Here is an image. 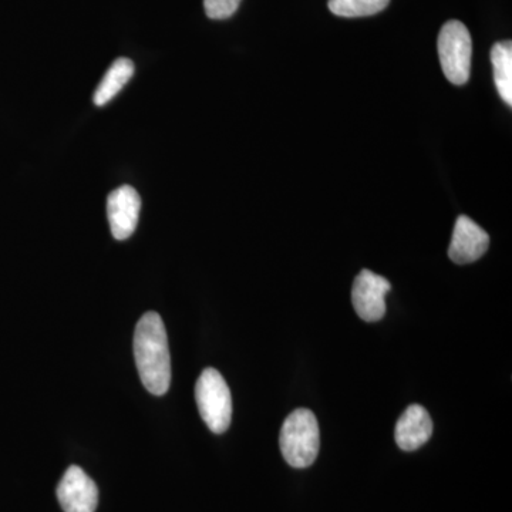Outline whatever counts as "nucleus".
<instances>
[{"mask_svg":"<svg viewBox=\"0 0 512 512\" xmlns=\"http://www.w3.org/2000/svg\"><path fill=\"white\" fill-rule=\"evenodd\" d=\"M494 83L501 99L512 106V43L510 40L495 43L491 49Z\"/></svg>","mask_w":512,"mask_h":512,"instance_id":"obj_11","label":"nucleus"},{"mask_svg":"<svg viewBox=\"0 0 512 512\" xmlns=\"http://www.w3.org/2000/svg\"><path fill=\"white\" fill-rule=\"evenodd\" d=\"M392 291V285L384 276L376 275L369 269H363L356 276L352 288L353 308L360 319L365 322H377L386 313L387 293Z\"/></svg>","mask_w":512,"mask_h":512,"instance_id":"obj_5","label":"nucleus"},{"mask_svg":"<svg viewBox=\"0 0 512 512\" xmlns=\"http://www.w3.org/2000/svg\"><path fill=\"white\" fill-rule=\"evenodd\" d=\"M134 357L138 375L148 392L154 396L167 393L171 384V356L167 330L158 313L147 312L138 320L134 332Z\"/></svg>","mask_w":512,"mask_h":512,"instance_id":"obj_1","label":"nucleus"},{"mask_svg":"<svg viewBox=\"0 0 512 512\" xmlns=\"http://www.w3.org/2000/svg\"><path fill=\"white\" fill-rule=\"evenodd\" d=\"M134 69L136 67H134L133 60L127 59V57H120L111 64L110 69L104 74L103 80L97 87L96 93H94V104L99 107L106 106L130 82Z\"/></svg>","mask_w":512,"mask_h":512,"instance_id":"obj_10","label":"nucleus"},{"mask_svg":"<svg viewBox=\"0 0 512 512\" xmlns=\"http://www.w3.org/2000/svg\"><path fill=\"white\" fill-rule=\"evenodd\" d=\"M390 0H329V9L333 15L342 18H363L382 12Z\"/></svg>","mask_w":512,"mask_h":512,"instance_id":"obj_12","label":"nucleus"},{"mask_svg":"<svg viewBox=\"0 0 512 512\" xmlns=\"http://www.w3.org/2000/svg\"><path fill=\"white\" fill-rule=\"evenodd\" d=\"M279 446L289 466L311 467L320 447L319 424L315 414L308 409H296L289 414L279 434Z\"/></svg>","mask_w":512,"mask_h":512,"instance_id":"obj_2","label":"nucleus"},{"mask_svg":"<svg viewBox=\"0 0 512 512\" xmlns=\"http://www.w3.org/2000/svg\"><path fill=\"white\" fill-rule=\"evenodd\" d=\"M433 421L429 412L420 404H412L404 410L396 424L394 439L404 451H414L430 440Z\"/></svg>","mask_w":512,"mask_h":512,"instance_id":"obj_9","label":"nucleus"},{"mask_svg":"<svg viewBox=\"0 0 512 512\" xmlns=\"http://www.w3.org/2000/svg\"><path fill=\"white\" fill-rule=\"evenodd\" d=\"M57 500L64 512H96L99 504V490L92 478L82 468H67L59 487Z\"/></svg>","mask_w":512,"mask_h":512,"instance_id":"obj_6","label":"nucleus"},{"mask_svg":"<svg viewBox=\"0 0 512 512\" xmlns=\"http://www.w3.org/2000/svg\"><path fill=\"white\" fill-rule=\"evenodd\" d=\"M242 0H204V9L208 18L224 20L237 12Z\"/></svg>","mask_w":512,"mask_h":512,"instance_id":"obj_13","label":"nucleus"},{"mask_svg":"<svg viewBox=\"0 0 512 512\" xmlns=\"http://www.w3.org/2000/svg\"><path fill=\"white\" fill-rule=\"evenodd\" d=\"M440 63L447 80L456 86H463L470 79L473 42L464 23L450 20L441 28L439 40Z\"/></svg>","mask_w":512,"mask_h":512,"instance_id":"obj_4","label":"nucleus"},{"mask_svg":"<svg viewBox=\"0 0 512 512\" xmlns=\"http://www.w3.org/2000/svg\"><path fill=\"white\" fill-rule=\"evenodd\" d=\"M195 400L202 420L212 433L222 434L229 429L232 419L231 390L217 369L208 367L198 377Z\"/></svg>","mask_w":512,"mask_h":512,"instance_id":"obj_3","label":"nucleus"},{"mask_svg":"<svg viewBox=\"0 0 512 512\" xmlns=\"http://www.w3.org/2000/svg\"><path fill=\"white\" fill-rule=\"evenodd\" d=\"M490 247V237L480 225L460 215L454 225L453 238H451L448 256L454 264L466 265L476 262Z\"/></svg>","mask_w":512,"mask_h":512,"instance_id":"obj_8","label":"nucleus"},{"mask_svg":"<svg viewBox=\"0 0 512 512\" xmlns=\"http://www.w3.org/2000/svg\"><path fill=\"white\" fill-rule=\"evenodd\" d=\"M140 211V195L130 185H123L111 192L107 198V217L113 237L119 241L130 238L136 231Z\"/></svg>","mask_w":512,"mask_h":512,"instance_id":"obj_7","label":"nucleus"}]
</instances>
